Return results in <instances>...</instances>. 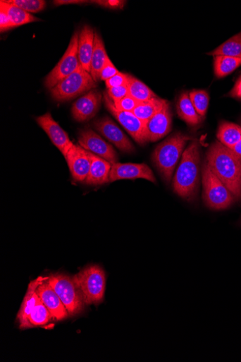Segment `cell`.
Here are the masks:
<instances>
[{
    "instance_id": "1",
    "label": "cell",
    "mask_w": 241,
    "mask_h": 362,
    "mask_svg": "<svg viewBox=\"0 0 241 362\" xmlns=\"http://www.w3.org/2000/svg\"><path fill=\"white\" fill-rule=\"evenodd\" d=\"M205 163L236 200L241 199V159L221 142L214 143L208 150Z\"/></svg>"
},
{
    "instance_id": "2",
    "label": "cell",
    "mask_w": 241,
    "mask_h": 362,
    "mask_svg": "<svg viewBox=\"0 0 241 362\" xmlns=\"http://www.w3.org/2000/svg\"><path fill=\"white\" fill-rule=\"evenodd\" d=\"M200 145L194 140L185 150L173 180L175 194L187 201L196 200L200 179Z\"/></svg>"
},
{
    "instance_id": "3",
    "label": "cell",
    "mask_w": 241,
    "mask_h": 362,
    "mask_svg": "<svg viewBox=\"0 0 241 362\" xmlns=\"http://www.w3.org/2000/svg\"><path fill=\"white\" fill-rule=\"evenodd\" d=\"M191 139L183 133H176L155 149L152 155L153 162L167 183H170L186 143Z\"/></svg>"
},
{
    "instance_id": "4",
    "label": "cell",
    "mask_w": 241,
    "mask_h": 362,
    "mask_svg": "<svg viewBox=\"0 0 241 362\" xmlns=\"http://www.w3.org/2000/svg\"><path fill=\"white\" fill-rule=\"evenodd\" d=\"M80 289L85 305L100 304L106 289V274L99 265H89L73 277Z\"/></svg>"
},
{
    "instance_id": "5",
    "label": "cell",
    "mask_w": 241,
    "mask_h": 362,
    "mask_svg": "<svg viewBox=\"0 0 241 362\" xmlns=\"http://www.w3.org/2000/svg\"><path fill=\"white\" fill-rule=\"evenodd\" d=\"M203 200L210 209L222 210L229 208L235 197L206 163L202 170Z\"/></svg>"
},
{
    "instance_id": "6",
    "label": "cell",
    "mask_w": 241,
    "mask_h": 362,
    "mask_svg": "<svg viewBox=\"0 0 241 362\" xmlns=\"http://www.w3.org/2000/svg\"><path fill=\"white\" fill-rule=\"evenodd\" d=\"M97 88V83L82 67L50 90L57 102H67Z\"/></svg>"
},
{
    "instance_id": "7",
    "label": "cell",
    "mask_w": 241,
    "mask_h": 362,
    "mask_svg": "<svg viewBox=\"0 0 241 362\" xmlns=\"http://www.w3.org/2000/svg\"><path fill=\"white\" fill-rule=\"evenodd\" d=\"M48 279L50 285L66 308L69 316L80 313L85 303L82 292L73 277L56 274L48 277Z\"/></svg>"
},
{
    "instance_id": "8",
    "label": "cell",
    "mask_w": 241,
    "mask_h": 362,
    "mask_svg": "<svg viewBox=\"0 0 241 362\" xmlns=\"http://www.w3.org/2000/svg\"><path fill=\"white\" fill-rule=\"evenodd\" d=\"M78 40L79 32H76L62 59L46 77L44 85L47 88L51 90L81 67L78 59Z\"/></svg>"
},
{
    "instance_id": "9",
    "label": "cell",
    "mask_w": 241,
    "mask_h": 362,
    "mask_svg": "<svg viewBox=\"0 0 241 362\" xmlns=\"http://www.w3.org/2000/svg\"><path fill=\"white\" fill-rule=\"evenodd\" d=\"M104 99L107 109L136 142L140 145H144L148 142L145 123L142 122L133 112L117 109L106 93Z\"/></svg>"
},
{
    "instance_id": "10",
    "label": "cell",
    "mask_w": 241,
    "mask_h": 362,
    "mask_svg": "<svg viewBox=\"0 0 241 362\" xmlns=\"http://www.w3.org/2000/svg\"><path fill=\"white\" fill-rule=\"evenodd\" d=\"M78 143L87 152L106 160L111 164L117 163L118 156L113 147L93 130L81 131L79 133Z\"/></svg>"
},
{
    "instance_id": "11",
    "label": "cell",
    "mask_w": 241,
    "mask_h": 362,
    "mask_svg": "<svg viewBox=\"0 0 241 362\" xmlns=\"http://www.w3.org/2000/svg\"><path fill=\"white\" fill-rule=\"evenodd\" d=\"M94 126L101 135L123 152L130 154L135 152L132 143L111 118L104 116L97 119Z\"/></svg>"
},
{
    "instance_id": "12",
    "label": "cell",
    "mask_w": 241,
    "mask_h": 362,
    "mask_svg": "<svg viewBox=\"0 0 241 362\" xmlns=\"http://www.w3.org/2000/svg\"><path fill=\"white\" fill-rule=\"evenodd\" d=\"M36 121L37 124L47 134L53 144L66 157L69 150L74 145L68 134L60 127L49 112L37 117Z\"/></svg>"
},
{
    "instance_id": "13",
    "label": "cell",
    "mask_w": 241,
    "mask_h": 362,
    "mask_svg": "<svg viewBox=\"0 0 241 362\" xmlns=\"http://www.w3.org/2000/svg\"><path fill=\"white\" fill-rule=\"evenodd\" d=\"M37 291L43 304L50 312L52 319L59 321L69 316L66 308L50 285L48 278H39Z\"/></svg>"
},
{
    "instance_id": "14",
    "label": "cell",
    "mask_w": 241,
    "mask_h": 362,
    "mask_svg": "<svg viewBox=\"0 0 241 362\" xmlns=\"http://www.w3.org/2000/svg\"><path fill=\"white\" fill-rule=\"evenodd\" d=\"M144 179L149 182L156 183L153 171L145 164L116 163L112 164L109 183L122 179Z\"/></svg>"
},
{
    "instance_id": "15",
    "label": "cell",
    "mask_w": 241,
    "mask_h": 362,
    "mask_svg": "<svg viewBox=\"0 0 241 362\" xmlns=\"http://www.w3.org/2000/svg\"><path fill=\"white\" fill-rule=\"evenodd\" d=\"M103 96L97 90H89L73 105L72 114L78 122H85L93 119L99 112Z\"/></svg>"
},
{
    "instance_id": "16",
    "label": "cell",
    "mask_w": 241,
    "mask_h": 362,
    "mask_svg": "<svg viewBox=\"0 0 241 362\" xmlns=\"http://www.w3.org/2000/svg\"><path fill=\"white\" fill-rule=\"evenodd\" d=\"M172 115L166 102L163 107L146 123L148 142H156L167 135L171 131Z\"/></svg>"
},
{
    "instance_id": "17",
    "label": "cell",
    "mask_w": 241,
    "mask_h": 362,
    "mask_svg": "<svg viewBox=\"0 0 241 362\" xmlns=\"http://www.w3.org/2000/svg\"><path fill=\"white\" fill-rule=\"evenodd\" d=\"M73 178L79 183H84L88 176L90 159L88 152L80 145L74 144L65 157Z\"/></svg>"
},
{
    "instance_id": "18",
    "label": "cell",
    "mask_w": 241,
    "mask_h": 362,
    "mask_svg": "<svg viewBox=\"0 0 241 362\" xmlns=\"http://www.w3.org/2000/svg\"><path fill=\"white\" fill-rule=\"evenodd\" d=\"M95 32L93 28L85 25L79 32L78 59L80 66L90 73V64L94 49Z\"/></svg>"
},
{
    "instance_id": "19",
    "label": "cell",
    "mask_w": 241,
    "mask_h": 362,
    "mask_svg": "<svg viewBox=\"0 0 241 362\" xmlns=\"http://www.w3.org/2000/svg\"><path fill=\"white\" fill-rule=\"evenodd\" d=\"M90 167L84 183L89 186H101L109 183L112 164L106 160L88 152Z\"/></svg>"
},
{
    "instance_id": "20",
    "label": "cell",
    "mask_w": 241,
    "mask_h": 362,
    "mask_svg": "<svg viewBox=\"0 0 241 362\" xmlns=\"http://www.w3.org/2000/svg\"><path fill=\"white\" fill-rule=\"evenodd\" d=\"M39 284V278L29 284L27 291L22 303L20 311L18 314V320L21 328H27V320L30 315L40 301V297L37 289Z\"/></svg>"
},
{
    "instance_id": "21",
    "label": "cell",
    "mask_w": 241,
    "mask_h": 362,
    "mask_svg": "<svg viewBox=\"0 0 241 362\" xmlns=\"http://www.w3.org/2000/svg\"><path fill=\"white\" fill-rule=\"evenodd\" d=\"M109 56L101 37L95 32L94 49L90 64V75L97 83L100 80V74L105 66Z\"/></svg>"
},
{
    "instance_id": "22",
    "label": "cell",
    "mask_w": 241,
    "mask_h": 362,
    "mask_svg": "<svg viewBox=\"0 0 241 362\" xmlns=\"http://www.w3.org/2000/svg\"><path fill=\"white\" fill-rule=\"evenodd\" d=\"M179 117L190 126H196L202 122L201 116L196 111L190 97V93L185 92L180 96L176 104Z\"/></svg>"
},
{
    "instance_id": "23",
    "label": "cell",
    "mask_w": 241,
    "mask_h": 362,
    "mask_svg": "<svg viewBox=\"0 0 241 362\" xmlns=\"http://www.w3.org/2000/svg\"><path fill=\"white\" fill-rule=\"evenodd\" d=\"M217 137L219 142L232 149L241 140V127L223 121L220 123Z\"/></svg>"
},
{
    "instance_id": "24",
    "label": "cell",
    "mask_w": 241,
    "mask_h": 362,
    "mask_svg": "<svg viewBox=\"0 0 241 362\" xmlns=\"http://www.w3.org/2000/svg\"><path fill=\"white\" fill-rule=\"evenodd\" d=\"M0 10L4 11L8 15L15 28L40 20V19L31 13H29L17 6L6 3L5 0L0 1Z\"/></svg>"
},
{
    "instance_id": "25",
    "label": "cell",
    "mask_w": 241,
    "mask_h": 362,
    "mask_svg": "<svg viewBox=\"0 0 241 362\" xmlns=\"http://www.w3.org/2000/svg\"><path fill=\"white\" fill-rule=\"evenodd\" d=\"M166 100L156 97L146 102L140 103L132 111L142 122L147 123L164 106Z\"/></svg>"
},
{
    "instance_id": "26",
    "label": "cell",
    "mask_w": 241,
    "mask_h": 362,
    "mask_svg": "<svg viewBox=\"0 0 241 362\" xmlns=\"http://www.w3.org/2000/svg\"><path fill=\"white\" fill-rule=\"evenodd\" d=\"M129 95L139 103H143L157 97L156 95L144 83L133 76H130Z\"/></svg>"
},
{
    "instance_id": "27",
    "label": "cell",
    "mask_w": 241,
    "mask_h": 362,
    "mask_svg": "<svg viewBox=\"0 0 241 362\" xmlns=\"http://www.w3.org/2000/svg\"><path fill=\"white\" fill-rule=\"evenodd\" d=\"M241 66V59L228 56L214 57L215 75L218 78H223L232 73Z\"/></svg>"
},
{
    "instance_id": "28",
    "label": "cell",
    "mask_w": 241,
    "mask_h": 362,
    "mask_svg": "<svg viewBox=\"0 0 241 362\" xmlns=\"http://www.w3.org/2000/svg\"><path fill=\"white\" fill-rule=\"evenodd\" d=\"M207 54L216 56H228L241 59V32L233 36L214 51Z\"/></svg>"
},
{
    "instance_id": "29",
    "label": "cell",
    "mask_w": 241,
    "mask_h": 362,
    "mask_svg": "<svg viewBox=\"0 0 241 362\" xmlns=\"http://www.w3.org/2000/svg\"><path fill=\"white\" fill-rule=\"evenodd\" d=\"M51 319H52V317L50 312L40 300L31 315L28 317L27 327L45 325Z\"/></svg>"
},
{
    "instance_id": "30",
    "label": "cell",
    "mask_w": 241,
    "mask_h": 362,
    "mask_svg": "<svg viewBox=\"0 0 241 362\" xmlns=\"http://www.w3.org/2000/svg\"><path fill=\"white\" fill-rule=\"evenodd\" d=\"M190 97L197 113L204 117L209 106L208 93L204 90H193L190 93Z\"/></svg>"
},
{
    "instance_id": "31",
    "label": "cell",
    "mask_w": 241,
    "mask_h": 362,
    "mask_svg": "<svg viewBox=\"0 0 241 362\" xmlns=\"http://www.w3.org/2000/svg\"><path fill=\"white\" fill-rule=\"evenodd\" d=\"M5 1L31 14L44 11L47 6L44 0H5Z\"/></svg>"
},
{
    "instance_id": "32",
    "label": "cell",
    "mask_w": 241,
    "mask_h": 362,
    "mask_svg": "<svg viewBox=\"0 0 241 362\" xmlns=\"http://www.w3.org/2000/svg\"><path fill=\"white\" fill-rule=\"evenodd\" d=\"M106 94L112 102L119 101L129 95L128 85L107 88Z\"/></svg>"
},
{
    "instance_id": "33",
    "label": "cell",
    "mask_w": 241,
    "mask_h": 362,
    "mask_svg": "<svg viewBox=\"0 0 241 362\" xmlns=\"http://www.w3.org/2000/svg\"><path fill=\"white\" fill-rule=\"evenodd\" d=\"M139 104L140 103L137 100L130 95L123 99L113 102V104L117 109L130 112H132Z\"/></svg>"
},
{
    "instance_id": "34",
    "label": "cell",
    "mask_w": 241,
    "mask_h": 362,
    "mask_svg": "<svg viewBox=\"0 0 241 362\" xmlns=\"http://www.w3.org/2000/svg\"><path fill=\"white\" fill-rule=\"evenodd\" d=\"M130 76V75L118 72L116 76L105 81L106 88L128 85Z\"/></svg>"
},
{
    "instance_id": "35",
    "label": "cell",
    "mask_w": 241,
    "mask_h": 362,
    "mask_svg": "<svg viewBox=\"0 0 241 362\" xmlns=\"http://www.w3.org/2000/svg\"><path fill=\"white\" fill-rule=\"evenodd\" d=\"M118 73V71L114 66V65L111 61L109 57L107 59L106 64L104 67L103 70L100 74V80L106 81L107 80L111 78L114 76H116Z\"/></svg>"
},
{
    "instance_id": "36",
    "label": "cell",
    "mask_w": 241,
    "mask_h": 362,
    "mask_svg": "<svg viewBox=\"0 0 241 362\" xmlns=\"http://www.w3.org/2000/svg\"><path fill=\"white\" fill-rule=\"evenodd\" d=\"M15 28L8 15L3 10H0V31L1 33L9 31Z\"/></svg>"
},
{
    "instance_id": "37",
    "label": "cell",
    "mask_w": 241,
    "mask_h": 362,
    "mask_svg": "<svg viewBox=\"0 0 241 362\" xmlns=\"http://www.w3.org/2000/svg\"><path fill=\"white\" fill-rule=\"evenodd\" d=\"M92 3H95L96 4L110 9H123L125 7L126 4L125 1H119V0H103V1H92Z\"/></svg>"
},
{
    "instance_id": "38",
    "label": "cell",
    "mask_w": 241,
    "mask_h": 362,
    "mask_svg": "<svg viewBox=\"0 0 241 362\" xmlns=\"http://www.w3.org/2000/svg\"><path fill=\"white\" fill-rule=\"evenodd\" d=\"M228 96L232 98L241 99V77L237 80Z\"/></svg>"
},
{
    "instance_id": "39",
    "label": "cell",
    "mask_w": 241,
    "mask_h": 362,
    "mask_svg": "<svg viewBox=\"0 0 241 362\" xmlns=\"http://www.w3.org/2000/svg\"><path fill=\"white\" fill-rule=\"evenodd\" d=\"M85 3L87 2L79 1V0H57V1H54V4L56 6L70 4H80Z\"/></svg>"
},
{
    "instance_id": "40",
    "label": "cell",
    "mask_w": 241,
    "mask_h": 362,
    "mask_svg": "<svg viewBox=\"0 0 241 362\" xmlns=\"http://www.w3.org/2000/svg\"><path fill=\"white\" fill-rule=\"evenodd\" d=\"M231 150L235 155L241 159V140Z\"/></svg>"
},
{
    "instance_id": "41",
    "label": "cell",
    "mask_w": 241,
    "mask_h": 362,
    "mask_svg": "<svg viewBox=\"0 0 241 362\" xmlns=\"http://www.w3.org/2000/svg\"><path fill=\"white\" fill-rule=\"evenodd\" d=\"M241 77V76H240Z\"/></svg>"
}]
</instances>
